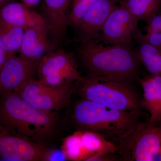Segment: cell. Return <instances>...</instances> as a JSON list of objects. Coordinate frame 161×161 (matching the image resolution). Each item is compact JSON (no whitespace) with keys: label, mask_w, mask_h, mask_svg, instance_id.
Here are the masks:
<instances>
[{"label":"cell","mask_w":161,"mask_h":161,"mask_svg":"<svg viewBox=\"0 0 161 161\" xmlns=\"http://www.w3.org/2000/svg\"><path fill=\"white\" fill-rule=\"evenodd\" d=\"M78 54L87 75L132 83L140 80L141 64L132 45L82 41Z\"/></svg>","instance_id":"7a4b0ae2"},{"label":"cell","mask_w":161,"mask_h":161,"mask_svg":"<svg viewBox=\"0 0 161 161\" xmlns=\"http://www.w3.org/2000/svg\"><path fill=\"white\" fill-rule=\"evenodd\" d=\"M8 57V54L0 47V69L5 63Z\"/></svg>","instance_id":"d4e9b609"},{"label":"cell","mask_w":161,"mask_h":161,"mask_svg":"<svg viewBox=\"0 0 161 161\" xmlns=\"http://www.w3.org/2000/svg\"><path fill=\"white\" fill-rule=\"evenodd\" d=\"M79 134L81 144L89 154V157L94 155L114 154L118 151L115 144L98 133L92 131H79Z\"/></svg>","instance_id":"e0dca14e"},{"label":"cell","mask_w":161,"mask_h":161,"mask_svg":"<svg viewBox=\"0 0 161 161\" xmlns=\"http://www.w3.org/2000/svg\"><path fill=\"white\" fill-rule=\"evenodd\" d=\"M51 150L0 126V159L3 160L48 161Z\"/></svg>","instance_id":"9c48e42d"},{"label":"cell","mask_w":161,"mask_h":161,"mask_svg":"<svg viewBox=\"0 0 161 161\" xmlns=\"http://www.w3.org/2000/svg\"><path fill=\"white\" fill-rule=\"evenodd\" d=\"M65 147L67 156L71 159L85 161L90 157L81 144L79 133L68 137L65 142Z\"/></svg>","instance_id":"7402d4cb"},{"label":"cell","mask_w":161,"mask_h":161,"mask_svg":"<svg viewBox=\"0 0 161 161\" xmlns=\"http://www.w3.org/2000/svg\"><path fill=\"white\" fill-rule=\"evenodd\" d=\"M21 3L26 5L27 7L32 9L38 6L42 0H21Z\"/></svg>","instance_id":"cb8c5ba5"},{"label":"cell","mask_w":161,"mask_h":161,"mask_svg":"<svg viewBox=\"0 0 161 161\" xmlns=\"http://www.w3.org/2000/svg\"><path fill=\"white\" fill-rule=\"evenodd\" d=\"M138 20L120 5H115L98 36L105 45H132L140 31Z\"/></svg>","instance_id":"ba28073f"},{"label":"cell","mask_w":161,"mask_h":161,"mask_svg":"<svg viewBox=\"0 0 161 161\" xmlns=\"http://www.w3.org/2000/svg\"><path fill=\"white\" fill-rule=\"evenodd\" d=\"M0 21L24 31L31 28H47L42 15L21 2L11 1L1 7Z\"/></svg>","instance_id":"4fadbf2b"},{"label":"cell","mask_w":161,"mask_h":161,"mask_svg":"<svg viewBox=\"0 0 161 161\" xmlns=\"http://www.w3.org/2000/svg\"><path fill=\"white\" fill-rule=\"evenodd\" d=\"M140 114L112 109L81 98L72 107L71 119L78 131L96 132L117 147L140 122Z\"/></svg>","instance_id":"3957f363"},{"label":"cell","mask_w":161,"mask_h":161,"mask_svg":"<svg viewBox=\"0 0 161 161\" xmlns=\"http://www.w3.org/2000/svg\"><path fill=\"white\" fill-rule=\"evenodd\" d=\"M37 75L40 82L52 87L73 85L83 78L75 55L62 49L45 55L38 63Z\"/></svg>","instance_id":"8992f818"},{"label":"cell","mask_w":161,"mask_h":161,"mask_svg":"<svg viewBox=\"0 0 161 161\" xmlns=\"http://www.w3.org/2000/svg\"><path fill=\"white\" fill-rule=\"evenodd\" d=\"M98 0H72L68 15V26L75 27L90 7Z\"/></svg>","instance_id":"44dd1931"},{"label":"cell","mask_w":161,"mask_h":161,"mask_svg":"<svg viewBox=\"0 0 161 161\" xmlns=\"http://www.w3.org/2000/svg\"><path fill=\"white\" fill-rule=\"evenodd\" d=\"M146 23V34H142L143 38L147 43L161 51V11Z\"/></svg>","instance_id":"ffe728a7"},{"label":"cell","mask_w":161,"mask_h":161,"mask_svg":"<svg viewBox=\"0 0 161 161\" xmlns=\"http://www.w3.org/2000/svg\"><path fill=\"white\" fill-rule=\"evenodd\" d=\"M119 3L138 21L146 23L161 11V0H119Z\"/></svg>","instance_id":"ac0fdd59"},{"label":"cell","mask_w":161,"mask_h":161,"mask_svg":"<svg viewBox=\"0 0 161 161\" xmlns=\"http://www.w3.org/2000/svg\"><path fill=\"white\" fill-rule=\"evenodd\" d=\"M38 64L20 56L10 55L0 69L2 92H17L37 75Z\"/></svg>","instance_id":"30bf717a"},{"label":"cell","mask_w":161,"mask_h":161,"mask_svg":"<svg viewBox=\"0 0 161 161\" xmlns=\"http://www.w3.org/2000/svg\"><path fill=\"white\" fill-rule=\"evenodd\" d=\"M62 124L58 112L38 109L15 92H2L0 96V126L12 133L50 148Z\"/></svg>","instance_id":"6da1fadb"},{"label":"cell","mask_w":161,"mask_h":161,"mask_svg":"<svg viewBox=\"0 0 161 161\" xmlns=\"http://www.w3.org/2000/svg\"><path fill=\"white\" fill-rule=\"evenodd\" d=\"M72 0H42V16L48 33L55 42H60L66 34Z\"/></svg>","instance_id":"7c38bea8"},{"label":"cell","mask_w":161,"mask_h":161,"mask_svg":"<svg viewBox=\"0 0 161 161\" xmlns=\"http://www.w3.org/2000/svg\"><path fill=\"white\" fill-rule=\"evenodd\" d=\"M24 30L0 21V47L8 56L19 53Z\"/></svg>","instance_id":"d6986e66"},{"label":"cell","mask_w":161,"mask_h":161,"mask_svg":"<svg viewBox=\"0 0 161 161\" xmlns=\"http://www.w3.org/2000/svg\"><path fill=\"white\" fill-rule=\"evenodd\" d=\"M139 81L143 92L141 105L150 113L149 120L153 123L161 121V76L150 74Z\"/></svg>","instance_id":"9a60e30c"},{"label":"cell","mask_w":161,"mask_h":161,"mask_svg":"<svg viewBox=\"0 0 161 161\" xmlns=\"http://www.w3.org/2000/svg\"><path fill=\"white\" fill-rule=\"evenodd\" d=\"M47 28H31L24 31L19 55L37 64L47 54L52 51Z\"/></svg>","instance_id":"5bb4252c"},{"label":"cell","mask_w":161,"mask_h":161,"mask_svg":"<svg viewBox=\"0 0 161 161\" xmlns=\"http://www.w3.org/2000/svg\"><path fill=\"white\" fill-rule=\"evenodd\" d=\"M75 92L74 84L50 86L33 78L15 92L33 107L51 112H58L69 106Z\"/></svg>","instance_id":"52a82bcc"},{"label":"cell","mask_w":161,"mask_h":161,"mask_svg":"<svg viewBox=\"0 0 161 161\" xmlns=\"http://www.w3.org/2000/svg\"><path fill=\"white\" fill-rule=\"evenodd\" d=\"M140 31L135 38V48L140 61L151 75L161 76V51L144 40Z\"/></svg>","instance_id":"2e32d148"},{"label":"cell","mask_w":161,"mask_h":161,"mask_svg":"<svg viewBox=\"0 0 161 161\" xmlns=\"http://www.w3.org/2000/svg\"><path fill=\"white\" fill-rule=\"evenodd\" d=\"M64 153L59 151L51 150L48 158V161L64 160L65 157Z\"/></svg>","instance_id":"603a6c76"},{"label":"cell","mask_w":161,"mask_h":161,"mask_svg":"<svg viewBox=\"0 0 161 161\" xmlns=\"http://www.w3.org/2000/svg\"><path fill=\"white\" fill-rule=\"evenodd\" d=\"M12 0H0V8L7 3L11 2Z\"/></svg>","instance_id":"484cf974"},{"label":"cell","mask_w":161,"mask_h":161,"mask_svg":"<svg viewBox=\"0 0 161 161\" xmlns=\"http://www.w3.org/2000/svg\"><path fill=\"white\" fill-rule=\"evenodd\" d=\"M117 147L125 160H155L161 155V121H141Z\"/></svg>","instance_id":"5b68a950"},{"label":"cell","mask_w":161,"mask_h":161,"mask_svg":"<svg viewBox=\"0 0 161 161\" xmlns=\"http://www.w3.org/2000/svg\"><path fill=\"white\" fill-rule=\"evenodd\" d=\"M132 83L87 75L76 83L75 92L81 98L112 109L140 113L141 99Z\"/></svg>","instance_id":"277c9868"},{"label":"cell","mask_w":161,"mask_h":161,"mask_svg":"<svg viewBox=\"0 0 161 161\" xmlns=\"http://www.w3.org/2000/svg\"><path fill=\"white\" fill-rule=\"evenodd\" d=\"M2 92L1 91V88H0V96H1V94H2Z\"/></svg>","instance_id":"4316f807"},{"label":"cell","mask_w":161,"mask_h":161,"mask_svg":"<svg viewBox=\"0 0 161 161\" xmlns=\"http://www.w3.org/2000/svg\"><path fill=\"white\" fill-rule=\"evenodd\" d=\"M119 0H98L88 9L75 27L82 41L98 36L110 13Z\"/></svg>","instance_id":"8fae6325"}]
</instances>
